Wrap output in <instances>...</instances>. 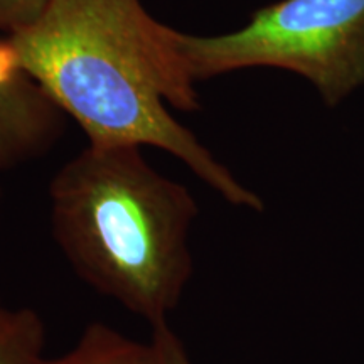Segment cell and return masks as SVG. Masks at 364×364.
<instances>
[{"label":"cell","mask_w":364,"mask_h":364,"mask_svg":"<svg viewBox=\"0 0 364 364\" xmlns=\"http://www.w3.org/2000/svg\"><path fill=\"white\" fill-rule=\"evenodd\" d=\"M0 209H2V189H0Z\"/></svg>","instance_id":"obj_9"},{"label":"cell","mask_w":364,"mask_h":364,"mask_svg":"<svg viewBox=\"0 0 364 364\" xmlns=\"http://www.w3.org/2000/svg\"><path fill=\"white\" fill-rule=\"evenodd\" d=\"M152 343L156 344L162 364H193L179 336L172 331L169 322L152 327Z\"/></svg>","instance_id":"obj_8"},{"label":"cell","mask_w":364,"mask_h":364,"mask_svg":"<svg viewBox=\"0 0 364 364\" xmlns=\"http://www.w3.org/2000/svg\"><path fill=\"white\" fill-rule=\"evenodd\" d=\"M66 113L27 73L0 38V172L51 152L66 130Z\"/></svg>","instance_id":"obj_4"},{"label":"cell","mask_w":364,"mask_h":364,"mask_svg":"<svg viewBox=\"0 0 364 364\" xmlns=\"http://www.w3.org/2000/svg\"><path fill=\"white\" fill-rule=\"evenodd\" d=\"M51 0H0V34L12 36L41 19Z\"/></svg>","instance_id":"obj_7"},{"label":"cell","mask_w":364,"mask_h":364,"mask_svg":"<svg viewBox=\"0 0 364 364\" xmlns=\"http://www.w3.org/2000/svg\"><path fill=\"white\" fill-rule=\"evenodd\" d=\"M43 364H162L152 339H132L103 322H91L81 332L78 343L58 358Z\"/></svg>","instance_id":"obj_5"},{"label":"cell","mask_w":364,"mask_h":364,"mask_svg":"<svg viewBox=\"0 0 364 364\" xmlns=\"http://www.w3.org/2000/svg\"><path fill=\"white\" fill-rule=\"evenodd\" d=\"M56 245L103 297L145 318L169 322L193 277L191 230L198 204L136 145L88 144L49 182Z\"/></svg>","instance_id":"obj_2"},{"label":"cell","mask_w":364,"mask_h":364,"mask_svg":"<svg viewBox=\"0 0 364 364\" xmlns=\"http://www.w3.org/2000/svg\"><path fill=\"white\" fill-rule=\"evenodd\" d=\"M46 329L31 307H9L0 300V364H43Z\"/></svg>","instance_id":"obj_6"},{"label":"cell","mask_w":364,"mask_h":364,"mask_svg":"<svg viewBox=\"0 0 364 364\" xmlns=\"http://www.w3.org/2000/svg\"><path fill=\"white\" fill-rule=\"evenodd\" d=\"M6 38L88 144L161 149L228 203L263 211L260 196L167 108L196 112L201 102L196 85L172 63L162 24L140 0H51L36 24Z\"/></svg>","instance_id":"obj_1"},{"label":"cell","mask_w":364,"mask_h":364,"mask_svg":"<svg viewBox=\"0 0 364 364\" xmlns=\"http://www.w3.org/2000/svg\"><path fill=\"white\" fill-rule=\"evenodd\" d=\"M162 38L194 85L245 68H280L302 75L336 107L364 83V0H282L235 33L191 36L164 24Z\"/></svg>","instance_id":"obj_3"}]
</instances>
